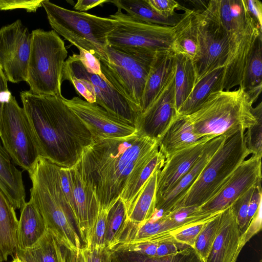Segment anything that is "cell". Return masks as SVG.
I'll return each instance as SVG.
<instances>
[{"label":"cell","instance_id":"cell-1","mask_svg":"<svg viewBox=\"0 0 262 262\" xmlns=\"http://www.w3.org/2000/svg\"><path fill=\"white\" fill-rule=\"evenodd\" d=\"M159 150L158 141L141 133L92 140L78 161L100 209L108 210Z\"/></svg>","mask_w":262,"mask_h":262},{"label":"cell","instance_id":"cell-2","mask_svg":"<svg viewBox=\"0 0 262 262\" xmlns=\"http://www.w3.org/2000/svg\"><path fill=\"white\" fill-rule=\"evenodd\" d=\"M24 108L37 141L41 157L70 168L79 160L92 136L63 96L20 93Z\"/></svg>","mask_w":262,"mask_h":262},{"label":"cell","instance_id":"cell-3","mask_svg":"<svg viewBox=\"0 0 262 262\" xmlns=\"http://www.w3.org/2000/svg\"><path fill=\"white\" fill-rule=\"evenodd\" d=\"M59 166L40 157L29 172L31 200L42 215L47 229L76 249L87 246L76 217L62 191Z\"/></svg>","mask_w":262,"mask_h":262},{"label":"cell","instance_id":"cell-4","mask_svg":"<svg viewBox=\"0 0 262 262\" xmlns=\"http://www.w3.org/2000/svg\"><path fill=\"white\" fill-rule=\"evenodd\" d=\"M253 103L239 86L235 90L211 93L194 111L185 116L201 138H229L257 123L262 115V104L253 107Z\"/></svg>","mask_w":262,"mask_h":262},{"label":"cell","instance_id":"cell-5","mask_svg":"<svg viewBox=\"0 0 262 262\" xmlns=\"http://www.w3.org/2000/svg\"><path fill=\"white\" fill-rule=\"evenodd\" d=\"M206 8L220 20L227 34L229 52L221 91L241 86L245 67L262 29L249 14L246 0H211Z\"/></svg>","mask_w":262,"mask_h":262},{"label":"cell","instance_id":"cell-6","mask_svg":"<svg viewBox=\"0 0 262 262\" xmlns=\"http://www.w3.org/2000/svg\"><path fill=\"white\" fill-rule=\"evenodd\" d=\"M49 23L54 31L78 49L100 59L107 60V37L116 20L83 12L69 10L42 0Z\"/></svg>","mask_w":262,"mask_h":262},{"label":"cell","instance_id":"cell-7","mask_svg":"<svg viewBox=\"0 0 262 262\" xmlns=\"http://www.w3.org/2000/svg\"><path fill=\"white\" fill-rule=\"evenodd\" d=\"M27 82L39 95L62 96L61 86L68 52L53 30L32 31Z\"/></svg>","mask_w":262,"mask_h":262},{"label":"cell","instance_id":"cell-8","mask_svg":"<svg viewBox=\"0 0 262 262\" xmlns=\"http://www.w3.org/2000/svg\"><path fill=\"white\" fill-rule=\"evenodd\" d=\"M245 133L239 130L226 140L171 212L182 208H198L217 191L230 174L250 155L246 146Z\"/></svg>","mask_w":262,"mask_h":262},{"label":"cell","instance_id":"cell-9","mask_svg":"<svg viewBox=\"0 0 262 262\" xmlns=\"http://www.w3.org/2000/svg\"><path fill=\"white\" fill-rule=\"evenodd\" d=\"M68 80L84 100L95 103L117 117L136 126L140 113L137 108L104 77L88 69L78 55L66 60L62 81Z\"/></svg>","mask_w":262,"mask_h":262},{"label":"cell","instance_id":"cell-10","mask_svg":"<svg viewBox=\"0 0 262 262\" xmlns=\"http://www.w3.org/2000/svg\"><path fill=\"white\" fill-rule=\"evenodd\" d=\"M107 60L100 59L102 73L138 110L156 52L129 50L109 45Z\"/></svg>","mask_w":262,"mask_h":262},{"label":"cell","instance_id":"cell-11","mask_svg":"<svg viewBox=\"0 0 262 262\" xmlns=\"http://www.w3.org/2000/svg\"><path fill=\"white\" fill-rule=\"evenodd\" d=\"M0 138L13 162L30 172L41 157L35 136L23 107L12 95L3 107Z\"/></svg>","mask_w":262,"mask_h":262},{"label":"cell","instance_id":"cell-12","mask_svg":"<svg viewBox=\"0 0 262 262\" xmlns=\"http://www.w3.org/2000/svg\"><path fill=\"white\" fill-rule=\"evenodd\" d=\"M110 18L116 26L108 36L109 45L129 50H171L173 27L140 22L119 9Z\"/></svg>","mask_w":262,"mask_h":262},{"label":"cell","instance_id":"cell-13","mask_svg":"<svg viewBox=\"0 0 262 262\" xmlns=\"http://www.w3.org/2000/svg\"><path fill=\"white\" fill-rule=\"evenodd\" d=\"M193 11L199 44L198 56L193 63L196 84L213 71L224 67L229 46L226 31L212 12L206 7Z\"/></svg>","mask_w":262,"mask_h":262},{"label":"cell","instance_id":"cell-14","mask_svg":"<svg viewBox=\"0 0 262 262\" xmlns=\"http://www.w3.org/2000/svg\"><path fill=\"white\" fill-rule=\"evenodd\" d=\"M31 39L20 20L0 29V66L7 81L27 82Z\"/></svg>","mask_w":262,"mask_h":262},{"label":"cell","instance_id":"cell-15","mask_svg":"<svg viewBox=\"0 0 262 262\" xmlns=\"http://www.w3.org/2000/svg\"><path fill=\"white\" fill-rule=\"evenodd\" d=\"M261 156L252 155L230 174L217 191L206 202L196 208V216H208L222 212L241 195L261 181Z\"/></svg>","mask_w":262,"mask_h":262},{"label":"cell","instance_id":"cell-16","mask_svg":"<svg viewBox=\"0 0 262 262\" xmlns=\"http://www.w3.org/2000/svg\"><path fill=\"white\" fill-rule=\"evenodd\" d=\"M64 103L77 115L92 136V140L108 137H123L138 132L136 126L108 113L95 103L79 97L67 99Z\"/></svg>","mask_w":262,"mask_h":262},{"label":"cell","instance_id":"cell-17","mask_svg":"<svg viewBox=\"0 0 262 262\" xmlns=\"http://www.w3.org/2000/svg\"><path fill=\"white\" fill-rule=\"evenodd\" d=\"M174 72L148 109L140 114L136 123L138 132L157 141L177 112L174 101Z\"/></svg>","mask_w":262,"mask_h":262},{"label":"cell","instance_id":"cell-18","mask_svg":"<svg viewBox=\"0 0 262 262\" xmlns=\"http://www.w3.org/2000/svg\"><path fill=\"white\" fill-rule=\"evenodd\" d=\"M71 181V208L88 244L100 206L92 187L84 178L78 162L69 168Z\"/></svg>","mask_w":262,"mask_h":262},{"label":"cell","instance_id":"cell-19","mask_svg":"<svg viewBox=\"0 0 262 262\" xmlns=\"http://www.w3.org/2000/svg\"><path fill=\"white\" fill-rule=\"evenodd\" d=\"M213 138L203 137L193 144L174 153L165 160L158 175L156 200L166 193L190 169L209 142Z\"/></svg>","mask_w":262,"mask_h":262},{"label":"cell","instance_id":"cell-20","mask_svg":"<svg viewBox=\"0 0 262 262\" xmlns=\"http://www.w3.org/2000/svg\"><path fill=\"white\" fill-rule=\"evenodd\" d=\"M243 247L230 206L221 213L217 234L205 262H236Z\"/></svg>","mask_w":262,"mask_h":262},{"label":"cell","instance_id":"cell-21","mask_svg":"<svg viewBox=\"0 0 262 262\" xmlns=\"http://www.w3.org/2000/svg\"><path fill=\"white\" fill-rule=\"evenodd\" d=\"M228 138L224 136L211 140L201 156L190 169L166 193L156 201V210L162 213L170 212L195 182L210 159Z\"/></svg>","mask_w":262,"mask_h":262},{"label":"cell","instance_id":"cell-22","mask_svg":"<svg viewBox=\"0 0 262 262\" xmlns=\"http://www.w3.org/2000/svg\"><path fill=\"white\" fill-rule=\"evenodd\" d=\"M175 56L171 50L156 52L140 104V114L148 109L174 72Z\"/></svg>","mask_w":262,"mask_h":262},{"label":"cell","instance_id":"cell-23","mask_svg":"<svg viewBox=\"0 0 262 262\" xmlns=\"http://www.w3.org/2000/svg\"><path fill=\"white\" fill-rule=\"evenodd\" d=\"M201 138L194 133L186 116L177 113L158 141L159 151L166 160L174 153L193 144Z\"/></svg>","mask_w":262,"mask_h":262},{"label":"cell","instance_id":"cell-24","mask_svg":"<svg viewBox=\"0 0 262 262\" xmlns=\"http://www.w3.org/2000/svg\"><path fill=\"white\" fill-rule=\"evenodd\" d=\"M0 141V189L15 209H20L26 203V192L21 172Z\"/></svg>","mask_w":262,"mask_h":262},{"label":"cell","instance_id":"cell-25","mask_svg":"<svg viewBox=\"0 0 262 262\" xmlns=\"http://www.w3.org/2000/svg\"><path fill=\"white\" fill-rule=\"evenodd\" d=\"M20 210L17 233V250L32 247L47 230L45 221L33 202L30 199Z\"/></svg>","mask_w":262,"mask_h":262},{"label":"cell","instance_id":"cell-26","mask_svg":"<svg viewBox=\"0 0 262 262\" xmlns=\"http://www.w3.org/2000/svg\"><path fill=\"white\" fill-rule=\"evenodd\" d=\"M18 224L14 208L0 189V262L16 257Z\"/></svg>","mask_w":262,"mask_h":262},{"label":"cell","instance_id":"cell-27","mask_svg":"<svg viewBox=\"0 0 262 262\" xmlns=\"http://www.w3.org/2000/svg\"><path fill=\"white\" fill-rule=\"evenodd\" d=\"M16 257L21 262H64V242L47 229L32 247L17 250Z\"/></svg>","mask_w":262,"mask_h":262},{"label":"cell","instance_id":"cell-28","mask_svg":"<svg viewBox=\"0 0 262 262\" xmlns=\"http://www.w3.org/2000/svg\"><path fill=\"white\" fill-rule=\"evenodd\" d=\"M173 42L171 50L189 58L192 63L199 54L198 32L193 10L187 9L183 17L173 27Z\"/></svg>","mask_w":262,"mask_h":262},{"label":"cell","instance_id":"cell-29","mask_svg":"<svg viewBox=\"0 0 262 262\" xmlns=\"http://www.w3.org/2000/svg\"><path fill=\"white\" fill-rule=\"evenodd\" d=\"M117 9L124 10L126 14L140 22L173 27L183 17L184 13L166 17L156 11L147 0L109 1Z\"/></svg>","mask_w":262,"mask_h":262},{"label":"cell","instance_id":"cell-30","mask_svg":"<svg viewBox=\"0 0 262 262\" xmlns=\"http://www.w3.org/2000/svg\"><path fill=\"white\" fill-rule=\"evenodd\" d=\"M162 168H157L146 181L134 203L126 211V220L141 223L153 216L156 211L158 175Z\"/></svg>","mask_w":262,"mask_h":262},{"label":"cell","instance_id":"cell-31","mask_svg":"<svg viewBox=\"0 0 262 262\" xmlns=\"http://www.w3.org/2000/svg\"><path fill=\"white\" fill-rule=\"evenodd\" d=\"M223 71L224 67L217 69L196 83L177 113L184 116L191 114L211 93L221 91Z\"/></svg>","mask_w":262,"mask_h":262},{"label":"cell","instance_id":"cell-32","mask_svg":"<svg viewBox=\"0 0 262 262\" xmlns=\"http://www.w3.org/2000/svg\"><path fill=\"white\" fill-rule=\"evenodd\" d=\"M262 35L257 38L247 61L242 87L254 103L261 91Z\"/></svg>","mask_w":262,"mask_h":262},{"label":"cell","instance_id":"cell-33","mask_svg":"<svg viewBox=\"0 0 262 262\" xmlns=\"http://www.w3.org/2000/svg\"><path fill=\"white\" fill-rule=\"evenodd\" d=\"M175 59L174 101L178 112L195 85V76L192 62L189 58L176 54Z\"/></svg>","mask_w":262,"mask_h":262},{"label":"cell","instance_id":"cell-34","mask_svg":"<svg viewBox=\"0 0 262 262\" xmlns=\"http://www.w3.org/2000/svg\"><path fill=\"white\" fill-rule=\"evenodd\" d=\"M109 250L112 262H205L192 247L163 256H150L121 249Z\"/></svg>","mask_w":262,"mask_h":262},{"label":"cell","instance_id":"cell-35","mask_svg":"<svg viewBox=\"0 0 262 262\" xmlns=\"http://www.w3.org/2000/svg\"><path fill=\"white\" fill-rule=\"evenodd\" d=\"M165 161L164 157L158 150L141 170L134 182L124 190L120 198L126 206V211L133 205L152 173L157 168L163 167Z\"/></svg>","mask_w":262,"mask_h":262},{"label":"cell","instance_id":"cell-36","mask_svg":"<svg viewBox=\"0 0 262 262\" xmlns=\"http://www.w3.org/2000/svg\"><path fill=\"white\" fill-rule=\"evenodd\" d=\"M127 217L126 208L119 198L107 211L105 246L108 248L115 239Z\"/></svg>","mask_w":262,"mask_h":262},{"label":"cell","instance_id":"cell-37","mask_svg":"<svg viewBox=\"0 0 262 262\" xmlns=\"http://www.w3.org/2000/svg\"><path fill=\"white\" fill-rule=\"evenodd\" d=\"M221 213V212L205 224L195 241L193 249L204 261L217 234Z\"/></svg>","mask_w":262,"mask_h":262},{"label":"cell","instance_id":"cell-38","mask_svg":"<svg viewBox=\"0 0 262 262\" xmlns=\"http://www.w3.org/2000/svg\"><path fill=\"white\" fill-rule=\"evenodd\" d=\"M257 184L241 195L231 205L232 211L238 224L241 236L244 233L247 228L250 201Z\"/></svg>","mask_w":262,"mask_h":262},{"label":"cell","instance_id":"cell-39","mask_svg":"<svg viewBox=\"0 0 262 262\" xmlns=\"http://www.w3.org/2000/svg\"><path fill=\"white\" fill-rule=\"evenodd\" d=\"M246 143L250 154L262 156V115L257 122L249 127L245 133Z\"/></svg>","mask_w":262,"mask_h":262},{"label":"cell","instance_id":"cell-40","mask_svg":"<svg viewBox=\"0 0 262 262\" xmlns=\"http://www.w3.org/2000/svg\"><path fill=\"white\" fill-rule=\"evenodd\" d=\"M107 209H100L97 219L92 229L87 245L105 247V233Z\"/></svg>","mask_w":262,"mask_h":262},{"label":"cell","instance_id":"cell-41","mask_svg":"<svg viewBox=\"0 0 262 262\" xmlns=\"http://www.w3.org/2000/svg\"><path fill=\"white\" fill-rule=\"evenodd\" d=\"M210 220L195 224L181 230L174 231L171 233L172 238L176 242L187 245L193 248L200 232L205 224Z\"/></svg>","mask_w":262,"mask_h":262},{"label":"cell","instance_id":"cell-42","mask_svg":"<svg viewBox=\"0 0 262 262\" xmlns=\"http://www.w3.org/2000/svg\"><path fill=\"white\" fill-rule=\"evenodd\" d=\"M42 0H0V10L23 9L35 12L42 6Z\"/></svg>","mask_w":262,"mask_h":262},{"label":"cell","instance_id":"cell-43","mask_svg":"<svg viewBox=\"0 0 262 262\" xmlns=\"http://www.w3.org/2000/svg\"><path fill=\"white\" fill-rule=\"evenodd\" d=\"M149 4L160 15L170 17L177 14L175 10L181 9L185 11L187 9L182 7L174 0H147Z\"/></svg>","mask_w":262,"mask_h":262},{"label":"cell","instance_id":"cell-44","mask_svg":"<svg viewBox=\"0 0 262 262\" xmlns=\"http://www.w3.org/2000/svg\"><path fill=\"white\" fill-rule=\"evenodd\" d=\"M84 262H106L110 254L106 247L87 245L81 250Z\"/></svg>","mask_w":262,"mask_h":262},{"label":"cell","instance_id":"cell-45","mask_svg":"<svg viewBox=\"0 0 262 262\" xmlns=\"http://www.w3.org/2000/svg\"><path fill=\"white\" fill-rule=\"evenodd\" d=\"M158 243L156 256H163L173 254L191 247L187 245L176 242L173 239Z\"/></svg>","mask_w":262,"mask_h":262},{"label":"cell","instance_id":"cell-46","mask_svg":"<svg viewBox=\"0 0 262 262\" xmlns=\"http://www.w3.org/2000/svg\"><path fill=\"white\" fill-rule=\"evenodd\" d=\"M261 182H259L256 185L250 201L247 217V228L252 219L255 215L259 208L261 207Z\"/></svg>","mask_w":262,"mask_h":262},{"label":"cell","instance_id":"cell-47","mask_svg":"<svg viewBox=\"0 0 262 262\" xmlns=\"http://www.w3.org/2000/svg\"><path fill=\"white\" fill-rule=\"evenodd\" d=\"M78 56L84 65L92 72L102 74L99 59L87 51L82 49H78Z\"/></svg>","mask_w":262,"mask_h":262},{"label":"cell","instance_id":"cell-48","mask_svg":"<svg viewBox=\"0 0 262 262\" xmlns=\"http://www.w3.org/2000/svg\"><path fill=\"white\" fill-rule=\"evenodd\" d=\"M249 14L256 21L262 29V4L257 0H246Z\"/></svg>","mask_w":262,"mask_h":262},{"label":"cell","instance_id":"cell-49","mask_svg":"<svg viewBox=\"0 0 262 262\" xmlns=\"http://www.w3.org/2000/svg\"><path fill=\"white\" fill-rule=\"evenodd\" d=\"M7 80L0 66V119L4 104L8 102L12 95L9 91Z\"/></svg>","mask_w":262,"mask_h":262},{"label":"cell","instance_id":"cell-50","mask_svg":"<svg viewBox=\"0 0 262 262\" xmlns=\"http://www.w3.org/2000/svg\"><path fill=\"white\" fill-rule=\"evenodd\" d=\"M105 3H109V0H79L74 5V9L75 11L84 12Z\"/></svg>","mask_w":262,"mask_h":262},{"label":"cell","instance_id":"cell-51","mask_svg":"<svg viewBox=\"0 0 262 262\" xmlns=\"http://www.w3.org/2000/svg\"><path fill=\"white\" fill-rule=\"evenodd\" d=\"M64 244V262H84L82 251Z\"/></svg>","mask_w":262,"mask_h":262},{"label":"cell","instance_id":"cell-52","mask_svg":"<svg viewBox=\"0 0 262 262\" xmlns=\"http://www.w3.org/2000/svg\"><path fill=\"white\" fill-rule=\"evenodd\" d=\"M11 262H21L17 257L13 259Z\"/></svg>","mask_w":262,"mask_h":262},{"label":"cell","instance_id":"cell-53","mask_svg":"<svg viewBox=\"0 0 262 262\" xmlns=\"http://www.w3.org/2000/svg\"><path fill=\"white\" fill-rule=\"evenodd\" d=\"M106 262H112V260H111V256H110H110L109 257H108L107 260H106Z\"/></svg>","mask_w":262,"mask_h":262},{"label":"cell","instance_id":"cell-54","mask_svg":"<svg viewBox=\"0 0 262 262\" xmlns=\"http://www.w3.org/2000/svg\"><path fill=\"white\" fill-rule=\"evenodd\" d=\"M259 262H261V260H260V261H259Z\"/></svg>","mask_w":262,"mask_h":262}]
</instances>
